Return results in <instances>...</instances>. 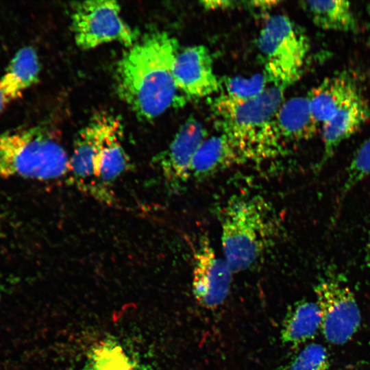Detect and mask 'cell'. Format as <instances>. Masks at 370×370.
Instances as JSON below:
<instances>
[{
  "label": "cell",
  "mask_w": 370,
  "mask_h": 370,
  "mask_svg": "<svg viewBox=\"0 0 370 370\" xmlns=\"http://www.w3.org/2000/svg\"><path fill=\"white\" fill-rule=\"evenodd\" d=\"M178 52L175 38L155 32L136 42L119 60L117 94L140 119L151 121L184 103L173 73Z\"/></svg>",
  "instance_id": "6da1fadb"
},
{
  "label": "cell",
  "mask_w": 370,
  "mask_h": 370,
  "mask_svg": "<svg viewBox=\"0 0 370 370\" xmlns=\"http://www.w3.org/2000/svg\"><path fill=\"white\" fill-rule=\"evenodd\" d=\"M284 92L271 85L252 99L240 100L222 94L212 101L217 128L238 148L248 163H260L282 153L284 143L275 117L284 101Z\"/></svg>",
  "instance_id": "7a4b0ae2"
},
{
  "label": "cell",
  "mask_w": 370,
  "mask_h": 370,
  "mask_svg": "<svg viewBox=\"0 0 370 370\" xmlns=\"http://www.w3.org/2000/svg\"><path fill=\"white\" fill-rule=\"evenodd\" d=\"M222 256L234 273L254 265L275 241L280 225L271 205L262 197H230L219 212Z\"/></svg>",
  "instance_id": "3957f363"
},
{
  "label": "cell",
  "mask_w": 370,
  "mask_h": 370,
  "mask_svg": "<svg viewBox=\"0 0 370 370\" xmlns=\"http://www.w3.org/2000/svg\"><path fill=\"white\" fill-rule=\"evenodd\" d=\"M69 156L47 127H18L0 136V177L49 180L67 175Z\"/></svg>",
  "instance_id": "277c9868"
},
{
  "label": "cell",
  "mask_w": 370,
  "mask_h": 370,
  "mask_svg": "<svg viewBox=\"0 0 370 370\" xmlns=\"http://www.w3.org/2000/svg\"><path fill=\"white\" fill-rule=\"evenodd\" d=\"M264 73L273 86L285 89L299 77L309 45L305 34L288 16H269L258 36Z\"/></svg>",
  "instance_id": "5b68a950"
},
{
  "label": "cell",
  "mask_w": 370,
  "mask_h": 370,
  "mask_svg": "<svg viewBox=\"0 0 370 370\" xmlns=\"http://www.w3.org/2000/svg\"><path fill=\"white\" fill-rule=\"evenodd\" d=\"M120 13V5L115 1L93 0L75 3L71 24L77 45L90 49L117 41L131 47L136 42L138 34L124 22Z\"/></svg>",
  "instance_id": "8992f818"
},
{
  "label": "cell",
  "mask_w": 370,
  "mask_h": 370,
  "mask_svg": "<svg viewBox=\"0 0 370 370\" xmlns=\"http://www.w3.org/2000/svg\"><path fill=\"white\" fill-rule=\"evenodd\" d=\"M314 291L324 337L334 345L347 343L361 322L360 310L353 292L342 282L332 278L320 280Z\"/></svg>",
  "instance_id": "52a82bcc"
},
{
  "label": "cell",
  "mask_w": 370,
  "mask_h": 370,
  "mask_svg": "<svg viewBox=\"0 0 370 370\" xmlns=\"http://www.w3.org/2000/svg\"><path fill=\"white\" fill-rule=\"evenodd\" d=\"M193 260L194 297L201 306L206 308H216L226 299L234 273L205 236L196 243Z\"/></svg>",
  "instance_id": "ba28073f"
},
{
  "label": "cell",
  "mask_w": 370,
  "mask_h": 370,
  "mask_svg": "<svg viewBox=\"0 0 370 370\" xmlns=\"http://www.w3.org/2000/svg\"><path fill=\"white\" fill-rule=\"evenodd\" d=\"M208 136L204 125L189 117L180 126L168 148L155 161L168 188L177 191L190 180L193 160L199 147Z\"/></svg>",
  "instance_id": "9c48e42d"
},
{
  "label": "cell",
  "mask_w": 370,
  "mask_h": 370,
  "mask_svg": "<svg viewBox=\"0 0 370 370\" xmlns=\"http://www.w3.org/2000/svg\"><path fill=\"white\" fill-rule=\"evenodd\" d=\"M104 114L105 112L95 114L78 133L73 151L69 156L67 175L71 184L81 191L102 202L112 204L114 196L108 194L100 187L94 168Z\"/></svg>",
  "instance_id": "30bf717a"
},
{
  "label": "cell",
  "mask_w": 370,
  "mask_h": 370,
  "mask_svg": "<svg viewBox=\"0 0 370 370\" xmlns=\"http://www.w3.org/2000/svg\"><path fill=\"white\" fill-rule=\"evenodd\" d=\"M173 73L179 92L188 98L208 97L221 88L210 52L204 45L190 46L179 51Z\"/></svg>",
  "instance_id": "8fae6325"
},
{
  "label": "cell",
  "mask_w": 370,
  "mask_h": 370,
  "mask_svg": "<svg viewBox=\"0 0 370 370\" xmlns=\"http://www.w3.org/2000/svg\"><path fill=\"white\" fill-rule=\"evenodd\" d=\"M123 125L117 116L105 112L97 151L95 158V177L100 187L114 196L112 183L127 169L128 156L121 143Z\"/></svg>",
  "instance_id": "7c38bea8"
},
{
  "label": "cell",
  "mask_w": 370,
  "mask_h": 370,
  "mask_svg": "<svg viewBox=\"0 0 370 370\" xmlns=\"http://www.w3.org/2000/svg\"><path fill=\"white\" fill-rule=\"evenodd\" d=\"M369 116L370 109L361 95L321 125L323 149L321 158L317 165V171L328 162L344 140L358 132Z\"/></svg>",
  "instance_id": "4fadbf2b"
},
{
  "label": "cell",
  "mask_w": 370,
  "mask_h": 370,
  "mask_svg": "<svg viewBox=\"0 0 370 370\" xmlns=\"http://www.w3.org/2000/svg\"><path fill=\"white\" fill-rule=\"evenodd\" d=\"M360 95L356 82L345 73L326 77L306 95L312 114L319 125Z\"/></svg>",
  "instance_id": "5bb4252c"
},
{
  "label": "cell",
  "mask_w": 370,
  "mask_h": 370,
  "mask_svg": "<svg viewBox=\"0 0 370 370\" xmlns=\"http://www.w3.org/2000/svg\"><path fill=\"white\" fill-rule=\"evenodd\" d=\"M248 163L238 148L225 136H208L193 160L190 179H204L236 165Z\"/></svg>",
  "instance_id": "9a60e30c"
},
{
  "label": "cell",
  "mask_w": 370,
  "mask_h": 370,
  "mask_svg": "<svg viewBox=\"0 0 370 370\" xmlns=\"http://www.w3.org/2000/svg\"><path fill=\"white\" fill-rule=\"evenodd\" d=\"M275 124L283 143L309 140L315 136L319 125L306 95L284 100L275 114Z\"/></svg>",
  "instance_id": "2e32d148"
},
{
  "label": "cell",
  "mask_w": 370,
  "mask_h": 370,
  "mask_svg": "<svg viewBox=\"0 0 370 370\" xmlns=\"http://www.w3.org/2000/svg\"><path fill=\"white\" fill-rule=\"evenodd\" d=\"M83 370H151L118 340L103 338L88 349Z\"/></svg>",
  "instance_id": "e0dca14e"
},
{
  "label": "cell",
  "mask_w": 370,
  "mask_h": 370,
  "mask_svg": "<svg viewBox=\"0 0 370 370\" xmlns=\"http://www.w3.org/2000/svg\"><path fill=\"white\" fill-rule=\"evenodd\" d=\"M40 65L35 49L26 46L19 49L0 79V89L9 101L19 98L23 90L38 81Z\"/></svg>",
  "instance_id": "ac0fdd59"
},
{
  "label": "cell",
  "mask_w": 370,
  "mask_h": 370,
  "mask_svg": "<svg viewBox=\"0 0 370 370\" xmlns=\"http://www.w3.org/2000/svg\"><path fill=\"white\" fill-rule=\"evenodd\" d=\"M300 7L318 27L330 31L354 32L357 21L347 1H302Z\"/></svg>",
  "instance_id": "d6986e66"
},
{
  "label": "cell",
  "mask_w": 370,
  "mask_h": 370,
  "mask_svg": "<svg viewBox=\"0 0 370 370\" xmlns=\"http://www.w3.org/2000/svg\"><path fill=\"white\" fill-rule=\"evenodd\" d=\"M321 326V314L317 302L299 301L286 313L281 339L284 343L297 345L313 338Z\"/></svg>",
  "instance_id": "ffe728a7"
},
{
  "label": "cell",
  "mask_w": 370,
  "mask_h": 370,
  "mask_svg": "<svg viewBox=\"0 0 370 370\" xmlns=\"http://www.w3.org/2000/svg\"><path fill=\"white\" fill-rule=\"evenodd\" d=\"M221 82V81H220ZM271 84L266 75L256 73L249 77L236 75L226 77L221 82L223 95L236 99L246 100L262 94Z\"/></svg>",
  "instance_id": "44dd1931"
},
{
  "label": "cell",
  "mask_w": 370,
  "mask_h": 370,
  "mask_svg": "<svg viewBox=\"0 0 370 370\" xmlns=\"http://www.w3.org/2000/svg\"><path fill=\"white\" fill-rule=\"evenodd\" d=\"M370 175V138L355 152L346 170V176L341 190V199L360 182Z\"/></svg>",
  "instance_id": "7402d4cb"
},
{
  "label": "cell",
  "mask_w": 370,
  "mask_h": 370,
  "mask_svg": "<svg viewBox=\"0 0 370 370\" xmlns=\"http://www.w3.org/2000/svg\"><path fill=\"white\" fill-rule=\"evenodd\" d=\"M329 366L325 347L319 343H310L291 361L287 370H328Z\"/></svg>",
  "instance_id": "603a6c76"
},
{
  "label": "cell",
  "mask_w": 370,
  "mask_h": 370,
  "mask_svg": "<svg viewBox=\"0 0 370 370\" xmlns=\"http://www.w3.org/2000/svg\"><path fill=\"white\" fill-rule=\"evenodd\" d=\"M202 6L208 10L224 9L232 7L231 1H204L201 2Z\"/></svg>",
  "instance_id": "cb8c5ba5"
},
{
  "label": "cell",
  "mask_w": 370,
  "mask_h": 370,
  "mask_svg": "<svg viewBox=\"0 0 370 370\" xmlns=\"http://www.w3.org/2000/svg\"><path fill=\"white\" fill-rule=\"evenodd\" d=\"M10 102L8 97L0 89V114L4 109L5 106Z\"/></svg>",
  "instance_id": "d4e9b609"
},
{
  "label": "cell",
  "mask_w": 370,
  "mask_h": 370,
  "mask_svg": "<svg viewBox=\"0 0 370 370\" xmlns=\"http://www.w3.org/2000/svg\"><path fill=\"white\" fill-rule=\"evenodd\" d=\"M366 262L367 266L370 268V245L368 247L367 254L366 256Z\"/></svg>",
  "instance_id": "484cf974"
}]
</instances>
